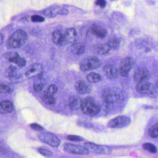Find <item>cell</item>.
Here are the masks:
<instances>
[{
  "label": "cell",
  "instance_id": "13",
  "mask_svg": "<svg viewBox=\"0 0 158 158\" xmlns=\"http://www.w3.org/2000/svg\"><path fill=\"white\" fill-rule=\"evenodd\" d=\"M105 75L109 79L115 80L118 77V69L117 67L112 64L106 65L104 68Z\"/></svg>",
  "mask_w": 158,
  "mask_h": 158
},
{
  "label": "cell",
  "instance_id": "24",
  "mask_svg": "<svg viewBox=\"0 0 158 158\" xmlns=\"http://www.w3.org/2000/svg\"><path fill=\"white\" fill-rule=\"evenodd\" d=\"M42 99L45 104L48 105H53L55 103L56 99L54 95L49 94L46 91L43 94Z\"/></svg>",
  "mask_w": 158,
  "mask_h": 158
},
{
  "label": "cell",
  "instance_id": "19",
  "mask_svg": "<svg viewBox=\"0 0 158 158\" xmlns=\"http://www.w3.org/2000/svg\"><path fill=\"white\" fill-rule=\"evenodd\" d=\"M82 100L80 98L77 96H72L69 100V106L72 110H76L80 108Z\"/></svg>",
  "mask_w": 158,
  "mask_h": 158
},
{
  "label": "cell",
  "instance_id": "20",
  "mask_svg": "<svg viewBox=\"0 0 158 158\" xmlns=\"http://www.w3.org/2000/svg\"><path fill=\"white\" fill-rule=\"evenodd\" d=\"M53 41L55 44L62 45L65 44L64 34L59 30H56L52 34Z\"/></svg>",
  "mask_w": 158,
  "mask_h": 158
},
{
  "label": "cell",
  "instance_id": "5",
  "mask_svg": "<svg viewBox=\"0 0 158 158\" xmlns=\"http://www.w3.org/2000/svg\"><path fill=\"white\" fill-rule=\"evenodd\" d=\"M131 123V119L129 117L120 116L112 119L109 122V127L114 129H121L127 127Z\"/></svg>",
  "mask_w": 158,
  "mask_h": 158
},
{
  "label": "cell",
  "instance_id": "35",
  "mask_svg": "<svg viewBox=\"0 0 158 158\" xmlns=\"http://www.w3.org/2000/svg\"><path fill=\"white\" fill-rule=\"evenodd\" d=\"M58 90V88L56 85H51L48 87L47 92L49 93V94L54 95V94L57 92Z\"/></svg>",
  "mask_w": 158,
  "mask_h": 158
},
{
  "label": "cell",
  "instance_id": "22",
  "mask_svg": "<svg viewBox=\"0 0 158 158\" xmlns=\"http://www.w3.org/2000/svg\"><path fill=\"white\" fill-rule=\"evenodd\" d=\"M45 81L42 75L36 77L33 84V89L36 92H40L42 90L44 87Z\"/></svg>",
  "mask_w": 158,
  "mask_h": 158
},
{
  "label": "cell",
  "instance_id": "7",
  "mask_svg": "<svg viewBox=\"0 0 158 158\" xmlns=\"http://www.w3.org/2000/svg\"><path fill=\"white\" fill-rule=\"evenodd\" d=\"M64 149L68 153L77 155H88L90 153L89 150L85 147L73 144H65Z\"/></svg>",
  "mask_w": 158,
  "mask_h": 158
},
{
  "label": "cell",
  "instance_id": "36",
  "mask_svg": "<svg viewBox=\"0 0 158 158\" xmlns=\"http://www.w3.org/2000/svg\"><path fill=\"white\" fill-rule=\"evenodd\" d=\"M30 126L32 130L34 131H41L43 130V128L42 126L37 123H32L30 125Z\"/></svg>",
  "mask_w": 158,
  "mask_h": 158
},
{
  "label": "cell",
  "instance_id": "40",
  "mask_svg": "<svg viewBox=\"0 0 158 158\" xmlns=\"http://www.w3.org/2000/svg\"><path fill=\"white\" fill-rule=\"evenodd\" d=\"M4 40V37L3 36V35H2V34H1L0 33V46L2 45V44L3 43V42Z\"/></svg>",
  "mask_w": 158,
  "mask_h": 158
},
{
  "label": "cell",
  "instance_id": "30",
  "mask_svg": "<svg viewBox=\"0 0 158 158\" xmlns=\"http://www.w3.org/2000/svg\"><path fill=\"white\" fill-rule=\"evenodd\" d=\"M158 123H155L148 130V135L152 138H157L158 137Z\"/></svg>",
  "mask_w": 158,
  "mask_h": 158
},
{
  "label": "cell",
  "instance_id": "31",
  "mask_svg": "<svg viewBox=\"0 0 158 158\" xmlns=\"http://www.w3.org/2000/svg\"><path fill=\"white\" fill-rule=\"evenodd\" d=\"M143 148L145 150L148 151L151 153L153 154H156L157 153V148L153 144L150 143H145L143 144Z\"/></svg>",
  "mask_w": 158,
  "mask_h": 158
},
{
  "label": "cell",
  "instance_id": "15",
  "mask_svg": "<svg viewBox=\"0 0 158 158\" xmlns=\"http://www.w3.org/2000/svg\"><path fill=\"white\" fill-rule=\"evenodd\" d=\"M6 76L13 83L18 82L21 78V76L18 74L16 68L13 66H10L8 68L6 71Z\"/></svg>",
  "mask_w": 158,
  "mask_h": 158
},
{
  "label": "cell",
  "instance_id": "8",
  "mask_svg": "<svg viewBox=\"0 0 158 158\" xmlns=\"http://www.w3.org/2000/svg\"><path fill=\"white\" fill-rule=\"evenodd\" d=\"M39 138L42 142L53 147H58L60 144L59 139L54 135L48 132L40 134Z\"/></svg>",
  "mask_w": 158,
  "mask_h": 158
},
{
  "label": "cell",
  "instance_id": "6",
  "mask_svg": "<svg viewBox=\"0 0 158 158\" xmlns=\"http://www.w3.org/2000/svg\"><path fill=\"white\" fill-rule=\"evenodd\" d=\"M136 90L142 94L152 95L156 94V90L152 84L147 81H143L137 83Z\"/></svg>",
  "mask_w": 158,
  "mask_h": 158
},
{
  "label": "cell",
  "instance_id": "21",
  "mask_svg": "<svg viewBox=\"0 0 158 158\" xmlns=\"http://www.w3.org/2000/svg\"><path fill=\"white\" fill-rule=\"evenodd\" d=\"M85 51V46L80 43H74L71 46V52L74 54L81 55Z\"/></svg>",
  "mask_w": 158,
  "mask_h": 158
},
{
  "label": "cell",
  "instance_id": "39",
  "mask_svg": "<svg viewBox=\"0 0 158 158\" xmlns=\"http://www.w3.org/2000/svg\"><path fill=\"white\" fill-rule=\"evenodd\" d=\"M68 14V11L66 8H59L58 10V15H67Z\"/></svg>",
  "mask_w": 158,
  "mask_h": 158
},
{
  "label": "cell",
  "instance_id": "11",
  "mask_svg": "<svg viewBox=\"0 0 158 158\" xmlns=\"http://www.w3.org/2000/svg\"><path fill=\"white\" fill-rule=\"evenodd\" d=\"M44 67L42 64L39 63L32 64L25 73V76L28 78H32L34 77L42 75Z\"/></svg>",
  "mask_w": 158,
  "mask_h": 158
},
{
  "label": "cell",
  "instance_id": "17",
  "mask_svg": "<svg viewBox=\"0 0 158 158\" xmlns=\"http://www.w3.org/2000/svg\"><path fill=\"white\" fill-rule=\"evenodd\" d=\"M14 109V105L9 100H4L0 101V113L2 114L10 113Z\"/></svg>",
  "mask_w": 158,
  "mask_h": 158
},
{
  "label": "cell",
  "instance_id": "32",
  "mask_svg": "<svg viewBox=\"0 0 158 158\" xmlns=\"http://www.w3.org/2000/svg\"><path fill=\"white\" fill-rule=\"evenodd\" d=\"M31 19L32 22L41 23V22L44 21L45 18L41 16L35 15L32 16L31 17Z\"/></svg>",
  "mask_w": 158,
  "mask_h": 158
},
{
  "label": "cell",
  "instance_id": "3",
  "mask_svg": "<svg viewBox=\"0 0 158 158\" xmlns=\"http://www.w3.org/2000/svg\"><path fill=\"white\" fill-rule=\"evenodd\" d=\"M100 60L96 57H92L83 59L80 64V68L82 71H88L96 69L101 65Z\"/></svg>",
  "mask_w": 158,
  "mask_h": 158
},
{
  "label": "cell",
  "instance_id": "29",
  "mask_svg": "<svg viewBox=\"0 0 158 158\" xmlns=\"http://www.w3.org/2000/svg\"><path fill=\"white\" fill-rule=\"evenodd\" d=\"M11 85L5 83H0V93L10 94L13 92Z\"/></svg>",
  "mask_w": 158,
  "mask_h": 158
},
{
  "label": "cell",
  "instance_id": "33",
  "mask_svg": "<svg viewBox=\"0 0 158 158\" xmlns=\"http://www.w3.org/2000/svg\"><path fill=\"white\" fill-rule=\"evenodd\" d=\"M38 152L40 154H41L44 156L46 157H50L53 155V153L51 151L47 150V149H43V148H39Z\"/></svg>",
  "mask_w": 158,
  "mask_h": 158
},
{
  "label": "cell",
  "instance_id": "28",
  "mask_svg": "<svg viewBox=\"0 0 158 158\" xmlns=\"http://www.w3.org/2000/svg\"><path fill=\"white\" fill-rule=\"evenodd\" d=\"M18 54L16 52H10L6 54V58L8 62L16 64L19 58Z\"/></svg>",
  "mask_w": 158,
  "mask_h": 158
},
{
  "label": "cell",
  "instance_id": "18",
  "mask_svg": "<svg viewBox=\"0 0 158 158\" xmlns=\"http://www.w3.org/2000/svg\"><path fill=\"white\" fill-rule=\"evenodd\" d=\"M65 43H73L77 38V32L74 28L68 29L64 35Z\"/></svg>",
  "mask_w": 158,
  "mask_h": 158
},
{
  "label": "cell",
  "instance_id": "16",
  "mask_svg": "<svg viewBox=\"0 0 158 158\" xmlns=\"http://www.w3.org/2000/svg\"><path fill=\"white\" fill-rule=\"evenodd\" d=\"M92 33L97 38L103 39L106 36L107 31L105 29L99 25H93L91 27Z\"/></svg>",
  "mask_w": 158,
  "mask_h": 158
},
{
  "label": "cell",
  "instance_id": "9",
  "mask_svg": "<svg viewBox=\"0 0 158 158\" xmlns=\"http://www.w3.org/2000/svg\"><path fill=\"white\" fill-rule=\"evenodd\" d=\"M151 75L147 68L145 67H140L138 68L135 72L134 79L136 82L147 81L150 79Z\"/></svg>",
  "mask_w": 158,
  "mask_h": 158
},
{
  "label": "cell",
  "instance_id": "23",
  "mask_svg": "<svg viewBox=\"0 0 158 158\" xmlns=\"http://www.w3.org/2000/svg\"><path fill=\"white\" fill-rule=\"evenodd\" d=\"M110 49L107 44H98L94 46V50L96 52L101 55L107 54L109 52Z\"/></svg>",
  "mask_w": 158,
  "mask_h": 158
},
{
  "label": "cell",
  "instance_id": "25",
  "mask_svg": "<svg viewBox=\"0 0 158 158\" xmlns=\"http://www.w3.org/2000/svg\"><path fill=\"white\" fill-rule=\"evenodd\" d=\"M59 7H50L45 9L42 14L47 17L53 18L58 15Z\"/></svg>",
  "mask_w": 158,
  "mask_h": 158
},
{
  "label": "cell",
  "instance_id": "27",
  "mask_svg": "<svg viewBox=\"0 0 158 158\" xmlns=\"http://www.w3.org/2000/svg\"><path fill=\"white\" fill-rule=\"evenodd\" d=\"M87 81L91 83H95L100 81L101 80V77L100 75L97 73H90L86 77Z\"/></svg>",
  "mask_w": 158,
  "mask_h": 158
},
{
  "label": "cell",
  "instance_id": "38",
  "mask_svg": "<svg viewBox=\"0 0 158 158\" xmlns=\"http://www.w3.org/2000/svg\"><path fill=\"white\" fill-rule=\"evenodd\" d=\"M96 4L102 8H104L106 6V2L105 0H96Z\"/></svg>",
  "mask_w": 158,
  "mask_h": 158
},
{
  "label": "cell",
  "instance_id": "14",
  "mask_svg": "<svg viewBox=\"0 0 158 158\" xmlns=\"http://www.w3.org/2000/svg\"><path fill=\"white\" fill-rule=\"evenodd\" d=\"M75 88L78 93L80 94H86L92 90V86L85 81L80 80L76 82Z\"/></svg>",
  "mask_w": 158,
  "mask_h": 158
},
{
  "label": "cell",
  "instance_id": "34",
  "mask_svg": "<svg viewBox=\"0 0 158 158\" xmlns=\"http://www.w3.org/2000/svg\"><path fill=\"white\" fill-rule=\"evenodd\" d=\"M67 139L70 141H76L80 142L83 140L82 137L76 135H69L67 136Z\"/></svg>",
  "mask_w": 158,
  "mask_h": 158
},
{
  "label": "cell",
  "instance_id": "10",
  "mask_svg": "<svg viewBox=\"0 0 158 158\" xmlns=\"http://www.w3.org/2000/svg\"><path fill=\"white\" fill-rule=\"evenodd\" d=\"M102 98L107 104H114L119 99L120 96L114 90L107 88L103 91Z\"/></svg>",
  "mask_w": 158,
  "mask_h": 158
},
{
  "label": "cell",
  "instance_id": "2",
  "mask_svg": "<svg viewBox=\"0 0 158 158\" xmlns=\"http://www.w3.org/2000/svg\"><path fill=\"white\" fill-rule=\"evenodd\" d=\"M28 39V35L24 31L18 30L9 37L7 42L8 47L16 49L22 46Z\"/></svg>",
  "mask_w": 158,
  "mask_h": 158
},
{
  "label": "cell",
  "instance_id": "1",
  "mask_svg": "<svg viewBox=\"0 0 158 158\" xmlns=\"http://www.w3.org/2000/svg\"><path fill=\"white\" fill-rule=\"evenodd\" d=\"M80 109L84 114L95 116L99 113L100 107L94 98L88 97L82 100Z\"/></svg>",
  "mask_w": 158,
  "mask_h": 158
},
{
  "label": "cell",
  "instance_id": "12",
  "mask_svg": "<svg viewBox=\"0 0 158 158\" xmlns=\"http://www.w3.org/2000/svg\"><path fill=\"white\" fill-rule=\"evenodd\" d=\"M84 147L88 150H91L95 153L101 154H108L111 153V150L107 147L98 145L93 143H88L84 144Z\"/></svg>",
  "mask_w": 158,
  "mask_h": 158
},
{
  "label": "cell",
  "instance_id": "4",
  "mask_svg": "<svg viewBox=\"0 0 158 158\" xmlns=\"http://www.w3.org/2000/svg\"><path fill=\"white\" fill-rule=\"evenodd\" d=\"M135 61L132 57L128 56L123 59L119 65L118 72L122 77H127L135 65Z\"/></svg>",
  "mask_w": 158,
  "mask_h": 158
},
{
  "label": "cell",
  "instance_id": "26",
  "mask_svg": "<svg viewBox=\"0 0 158 158\" xmlns=\"http://www.w3.org/2000/svg\"><path fill=\"white\" fill-rule=\"evenodd\" d=\"M107 44L109 46V48L117 50L119 47L120 42L117 38L113 37V38H110L108 40Z\"/></svg>",
  "mask_w": 158,
  "mask_h": 158
},
{
  "label": "cell",
  "instance_id": "37",
  "mask_svg": "<svg viewBox=\"0 0 158 158\" xmlns=\"http://www.w3.org/2000/svg\"><path fill=\"white\" fill-rule=\"evenodd\" d=\"M16 64L20 67H23L25 66L26 65V61L25 59L21 57H19L18 61L17 62Z\"/></svg>",
  "mask_w": 158,
  "mask_h": 158
}]
</instances>
